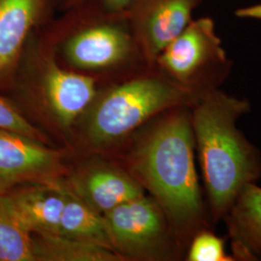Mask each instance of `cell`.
Segmentation results:
<instances>
[{
	"mask_svg": "<svg viewBox=\"0 0 261 261\" xmlns=\"http://www.w3.org/2000/svg\"><path fill=\"white\" fill-rule=\"evenodd\" d=\"M132 168L187 248L197 232L212 228L196 170L190 107L169 110L145 133L133 153Z\"/></svg>",
	"mask_w": 261,
	"mask_h": 261,
	"instance_id": "1",
	"label": "cell"
},
{
	"mask_svg": "<svg viewBox=\"0 0 261 261\" xmlns=\"http://www.w3.org/2000/svg\"><path fill=\"white\" fill-rule=\"evenodd\" d=\"M251 111L244 98L220 88L200 94L190 107L196 154L213 224L223 221L244 187L261 177V153L237 128Z\"/></svg>",
	"mask_w": 261,
	"mask_h": 261,
	"instance_id": "2",
	"label": "cell"
},
{
	"mask_svg": "<svg viewBox=\"0 0 261 261\" xmlns=\"http://www.w3.org/2000/svg\"><path fill=\"white\" fill-rule=\"evenodd\" d=\"M39 35L61 65L97 81L135 59L146 63L124 11L95 6L66 10L40 28Z\"/></svg>",
	"mask_w": 261,
	"mask_h": 261,
	"instance_id": "3",
	"label": "cell"
},
{
	"mask_svg": "<svg viewBox=\"0 0 261 261\" xmlns=\"http://www.w3.org/2000/svg\"><path fill=\"white\" fill-rule=\"evenodd\" d=\"M198 96L149 68L103 92L88 123V137L95 144L112 142L163 112L191 107Z\"/></svg>",
	"mask_w": 261,
	"mask_h": 261,
	"instance_id": "4",
	"label": "cell"
},
{
	"mask_svg": "<svg viewBox=\"0 0 261 261\" xmlns=\"http://www.w3.org/2000/svg\"><path fill=\"white\" fill-rule=\"evenodd\" d=\"M22 88L45 100L57 120L71 125L97 96L98 81L61 65L39 35L25 48L10 90Z\"/></svg>",
	"mask_w": 261,
	"mask_h": 261,
	"instance_id": "5",
	"label": "cell"
},
{
	"mask_svg": "<svg viewBox=\"0 0 261 261\" xmlns=\"http://www.w3.org/2000/svg\"><path fill=\"white\" fill-rule=\"evenodd\" d=\"M153 69L195 95L219 88L230 73L228 59L210 18L193 19L156 58Z\"/></svg>",
	"mask_w": 261,
	"mask_h": 261,
	"instance_id": "6",
	"label": "cell"
},
{
	"mask_svg": "<svg viewBox=\"0 0 261 261\" xmlns=\"http://www.w3.org/2000/svg\"><path fill=\"white\" fill-rule=\"evenodd\" d=\"M103 218L112 245L123 256L161 259L171 254V237L175 233L153 197L143 195L132 199Z\"/></svg>",
	"mask_w": 261,
	"mask_h": 261,
	"instance_id": "7",
	"label": "cell"
},
{
	"mask_svg": "<svg viewBox=\"0 0 261 261\" xmlns=\"http://www.w3.org/2000/svg\"><path fill=\"white\" fill-rule=\"evenodd\" d=\"M200 0H130L124 10L150 68L162 50L193 20Z\"/></svg>",
	"mask_w": 261,
	"mask_h": 261,
	"instance_id": "8",
	"label": "cell"
},
{
	"mask_svg": "<svg viewBox=\"0 0 261 261\" xmlns=\"http://www.w3.org/2000/svg\"><path fill=\"white\" fill-rule=\"evenodd\" d=\"M63 169L60 152L42 141L0 129V194L24 184H55Z\"/></svg>",
	"mask_w": 261,
	"mask_h": 261,
	"instance_id": "9",
	"label": "cell"
},
{
	"mask_svg": "<svg viewBox=\"0 0 261 261\" xmlns=\"http://www.w3.org/2000/svg\"><path fill=\"white\" fill-rule=\"evenodd\" d=\"M56 15L54 0H0V91H9L32 36Z\"/></svg>",
	"mask_w": 261,
	"mask_h": 261,
	"instance_id": "10",
	"label": "cell"
},
{
	"mask_svg": "<svg viewBox=\"0 0 261 261\" xmlns=\"http://www.w3.org/2000/svg\"><path fill=\"white\" fill-rule=\"evenodd\" d=\"M67 188L55 184H24L8 192L19 219L32 235H58Z\"/></svg>",
	"mask_w": 261,
	"mask_h": 261,
	"instance_id": "11",
	"label": "cell"
},
{
	"mask_svg": "<svg viewBox=\"0 0 261 261\" xmlns=\"http://www.w3.org/2000/svg\"><path fill=\"white\" fill-rule=\"evenodd\" d=\"M231 240L234 260L261 256V188L248 184L237 195L223 219Z\"/></svg>",
	"mask_w": 261,
	"mask_h": 261,
	"instance_id": "12",
	"label": "cell"
},
{
	"mask_svg": "<svg viewBox=\"0 0 261 261\" xmlns=\"http://www.w3.org/2000/svg\"><path fill=\"white\" fill-rule=\"evenodd\" d=\"M76 195L100 214L143 196L135 177L112 168H96L75 181Z\"/></svg>",
	"mask_w": 261,
	"mask_h": 261,
	"instance_id": "13",
	"label": "cell"
},
{
	"mask_svg": "<svg viewBox=\"0 0 261 261\" xmlns=\"http://www.w3.org/2000/svg\"><path fill=\"white\" fill-rule=\"evenodd\" d=\"M58 235L115 251L103 215L70 192L68 188Z\"/></svg>",
	"mask_w": 261,
	"mask_h": 261,
	"instance_id": "14",
	"label": "cell"
},
{
	"mask_svg": "<svg viewBox=\"0 0 261 261\" xmlns=\"http://www.w3.org/2000/svg\"><path fill=\"white\" fill-rule=\"evenodd\" d=\"M33 243L35 260L115 261L124 257L111 249L61 235H35Z\"/></svg>",
	"mask_w": 261,
	"mask_h": 261,
	"instance_id": "15",
	"label": "cell"
},
{
	"mask_svg": "<svg viewBox=\"0 0 261 261\" xmlns=\"http://www.w3.org/2000/svg\"><path fill=\"white\" fill-rule=\"evenodd\" d=\"M33 260V235L19 219L7 195L0 194V261Z\"/></svg>",
	"mask_w": 261,
	"mask_h": 261,
	"instance_id": "16",
	"label": "cell"
},
{
	"mask_svg": "<svg viewBox=\"0 0 261 261\" xmlns=\"http://www.w3.org/2000/svg\"><path fill=\"white\" fill-rule=\"evenodd\" d=\"M187 260L232 261L233 256L227 254L224 248V240L206 228L192 238L187 248Z\"/></svg>",
	"mask_w": 261,
	"mask_h": 261,
	"instance_id": "17",
	"label": "cell"
},
{
	"mask_svg": "<svg viewBox=\"0 0 261 261\" xmlns=\"http://www.w3.org/2000/svg\"><path fill=\"white\" fill-rule=\"evenodd\" d=\"M0 91V129L14 132L44 142L43 134L35 128L12 100Z\"/></svg>",
	"mask_w": 261,
	"mask_h": 261,
	"instance_id": "18",
	"label": "cell"
},
{
	"mask_svg": "<svg viewBox=\"0 0 261 261\" xmlns=\"http://www.w3.org/2000/svg\"><path fill=\"white\" fill-rule=\"evenodd\" d=\"M130 0H54L56 14L81 6H95L102 9L122 12Z\"/></svg>",
	"mask_w": 261,
	"mask_h": 261,
	"instance_id": "19",
	"label": "cell"
},
{
	"mask_svg": "<svg viewBox=\"0 0 261 261\" xmlns=\"http://www.w3.org/2000/svg\"><path fill=\"white\" fill-rule=\"evenodd\" d=\"M235 15L239 19H261V4L239 8Z\"/></svg>",
	"mask_w": 261,
	"mask_h": 261,
	"instance_id": "20",
	"label": "cell"
}]
</instances>
